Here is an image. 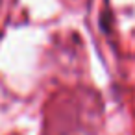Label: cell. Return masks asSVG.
Here are the masks:
<instances>
[]
</instances>
